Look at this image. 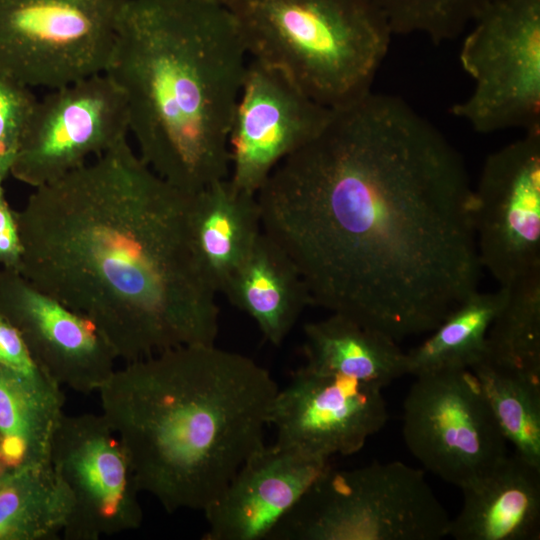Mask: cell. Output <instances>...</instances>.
I'll return each instance as SVG.
<instances>
[{
    "label": "cell",
    "mask_w": 540,
    "mask_h": 540,
    "mask_svg": "<svg viewBox=\"0 0 540 540\" xmlns=\"http://www.w3.org/2000/svg\"><path fill=\"white\" fill-rule=\"evenodd\" d=\"M256 196L312 304L397 342L433 331L478 290L464 159L399 97L371 90L332 108Z\"/></svg>",
    "instance_id": "6da1fadb"
},
{
    "label": "cell",
    "mask_w": 540,
    "mask_h": 540,
    "mask_svg": "<svg viewBox=\"0 0 540 540\" xmlns=\"http://www.w3.org/2000/svg\"><path fill=\"white\" fill-rule=\"evenodd\" d=\"M128 138L34 188L15 211L18 272L86 316L127 363L218 335L217 291L195 257L190 196Z\"/></svg>",
    "instance_id": "7a4b0ae2"
},
{
    "label": "cell",
    "mask_w": 540,
    "mask_h": 540,
    "mask_svg": "<svg viewBox=\"0 0 540 540\" xmlns=\"http://www.w3.org/2000/svg\"><path fill=\"white\" fill-rule=\"evenodd\" d=\"M278 390L252 358L201 344L128 362L98 393L140 492L174 513L203 511L265 444Z\"/></svg>",
    "instance_id": "3957f363"
},
{
    "label": "cell",
    "mask_w": 540,
    "mask_h": 540,
    "mask_svg": "<svg viewBox=\"0 0 540 540\" xmlns=\"http://www.w3.org/2000/svg\"><path fill=\"white\" fill-rule=\"evenodd\" d=\"M248 61L226 6L128 0L105 74L125 96L139 157L179 190L228 178V137Z\"/></svg>",
    "instance_id": "277c9868"
},
{
    "label": "cell",
    "mask_w": 540,
    "mask_h": 540,
    "mask_svg": "<svg viewBox=\"0 0 540 540\" xmlns=\"http://www.w3.org/2000/svg\"><path fill=\"white\" fill-rule=\"evenodd\" d=\"M251 59L337 108L372 90L393 36L371 0H231Z\"/></svg>",
    "instance_id": "5b68a950"
},
{
    "label": "cell",
    "mask_w": 540,
    "mask_h": 540,
    "mask_svg": "<svg viewBox=\"0 0 540 540\" xmlns=\"http://www.w3.org/2000/svg\"><path fill=\"white\" fill-rule=\"evenodd\" d=\"M451 517L420 468H326L267 540H439Z\"/></svg>",
    "instance_id": "8992f818"
},
{
    "label": "cell",
    "mask_w": 540,
    "mask_h": 540,
    "mask_svg": "<svg viewBox=\"0 0 540 540\" xmlns=\"http://www.w3.org/2000/svg\"><path fill=\"white\" fill-rule=\"evenodd\" d=\"M128 0H0V75L60 88L105 73Z\"/></svg>",
    "instance_id": "52a82bcc"
},
{
    "label": "cell",
    "mask_w": 540,
    "mask_h": 540,
    "mask_svg": "<svg viewBox=\"0 0 540 540\" xmlns=\"http://www.w3.org/2000/svg\"><path fill=\"white\" fill-rule=\"evenodd\" d=\"M459 60L474 87L451 107L455 117L478 133L540 130V0H493Z\"/></svg>",
    "instance_id": "ba28073f"
},
{
    "label": "cell",
    "mask_w": 540,
    "mask_h": 540,
    "mask_svg": "<svg viewBox=\"0 0 540 540\" xmlns=\"http://www.w3.org/2000/svg\"><path fill=\"white\" fill-rule=\"evenodd\" d=\"M402 433L427 471L459 488L508 454V442L470 369L416 376L404 400Z\"/></svg>",
    "instance_id": "9c48e42d"
},
{
    "label": "cell",
    "mask_w": 540,
    "mask_h": 540,
    "mask_svg": "<svg viewBox=\"0 0 540 540\" xmlns=\"http://www.w3.org/2000/svg\"><path fill=\"white\" fill-rule=\"evenodd\" d=\"M49 463L69 498L65 539L97 540L140 527V490L128 456L102 414L63 413Z\"/></svg>",
    "instance_id": "30bf717a"
},
{
    "label": "cell",
    "mask_w": 540,
    "mask_h": 540,
    "mask_svg": "<svg viewBox=\"0 0 540 540\" xmlns=\"http://www.w3.org/2000/svg\"><path fill=\"white\" fill-rule=\"evenodd\" d=\"M125 96L105 73L49 90L33 108L10 174L37 188L128 138Z\"/></svg>",
    "instance_id": "8fae6325"
},
{
    "label": "cell",
    "mask_w": 540,
    "mask_h": 540,
    "mask_svg": "<svg viewBox=\"0 0 540 540\" xmlns=\"http://www.w3.org/2000/svg\"><path fill=\"white\" fill-rule=\"evenodd\" d=\"M473 195L482 269L499 287L540 275V130L492 152Z\"/></svg>",
    "instance_id": "7c38bea8"
},
{
    "label": "cell",
    "mask_w": 540,
    "mask_h": 540,
    "mask_svg": "<svg viewBox=\"0 0 540 540\" xmlns=\"http://www.w3.org/2000/svg\"><path fill=\"white\" fill-rule=\"evenodd\" d=\"M331 110L280 70L249 58L228 137L231 183L256 194L284 159L322 131Z\"/></svg>",
    "instance_id": "4fadbf2b"
},
{
    "label": "cell",
    "mask_w": 540,
    "mask_h": 540,
    "mask_svg": "<svg viewBox=\"0 0 540 540\" xmlns=\"http://www.w3.org/2000/svg\"><path fill=\"white\" fill-rule=\"evenodd\" d=\"M382 388L302 366L279 388L269 425L276 442L329 459L360 451L388 419Z\"/></svg>",
    "instance_id": "5bb4252c"
},
{
    "label": "cell",
    "mask_w": 540,
    "mask_h": 540,
    "mask_svg": "<svg viewBox=\"0 0 540 540\" xmlns=\"http://www.w3.org/2000/svg\"><path fill=\"white\" fill-rule=\"evenodd\" d=\"M0 315L61 386L98 392L115 370L117 356L98 328L16 270L0 268Z\"/></svg>",
    "instance_id": "9a60e30c"
},
{
    "label": "cell",
    "mask_w": 540,
    "mask_h": 540,
    "mask_svg": "<svg viewBox=\"0 0 540 540\" xmlns=\"http://www.w3.org/2000/svg\"><path fill=\"white\" fill-rule=\"evenodd\" d=\"M318 458L274 442L264 444L239 468L203 510L204 540H267L316 478L330 466Z\"/></svg>",
    "instance_id": "2e32d148"
},
{
    "label": "cell",
    "mask_w": 540,
    "mask_h": 540,
    "mask_svg": "<svg viewBox=\"0 0 540 540\" xmlns=\"http://www.w3.org/2000/svg\"><path fill=\"white\" fill-rule=\"evenodd\" d=\"M459 513L448 534L455 540H538L540 466L516 452L461 488Z\"/></svg>",
    "instance_id": "e0dca14e"
},
{
    "label": "cell",
    "mask_w": 540,
    "mask_h": 540,
    "mask_svg": "<svg viewBox=\"0 0 540 540\" xmlns=\"http://www.w3.org/2000/svg\"><path fill=\"white\" fill-rule=\"evenodd\" d=\"M188 226L203 274L222 292L263 231L257 196L216 181L191 194Z\"/></svg>",
    "instance_id": "ac0fdd59"
},
{
    "label": "cell",
    "mask_w": 540,
    "mask_h": 540,
    "mask_svg": "<svg viewBox=\"0 0 540 540\" xmlns=\"http://www.w3.org/2000/svg\"><path fill=\"white\" fill-rule=\"evenodd\" d=\"M222 293L255 321L274 346L283 343L304 309L312 304L296 265L264 231Z\"/></svg>",
    "instance_id": "d6986e66"
},
{
    "label": "cell",
    "mask_w": 540,
    "mask_h": 540,
    "mask_svg": "<svg viewBox=\"0 0 540 540\" xmlns=\"http://www.w3.org/2000/svg\"><path fill=\"white\" fill-rule=\"evenodd\" d=\"M305 366L385 388L407 375V357L390 336L345 315L304 326Z\"/></svg>",
    "instance_id": "ffe728a7"
},
{
    "label": "cell",
    "mask_w": 540,
    "mask_h": 540,
    "mask_svg": "<svg viewBox=\"0 0 540 540\" xmlns=\"http://www.w3.org/2000/svg\"><path fill=\"white\" fill-rule=\"evenodd\" d=\"M507 288L469 295L420 345L406 352L407 374L469 369L484 355L489 328L503 306Z\"/></svg>",
    "instance_id": "44dd1931"
},
{
    "label": "cell",
    "mask_w": 540,
    "mask_h": 540,
    "mask_svg": "<svg viewBox=\"0 0 540 540\" xmlns=\"http://www.w3.org/2000/svg\"><path fill=\"white\" fill-rule=\"evenodd\" d=\"M69 498L49 465L0 479V540H51L63 532Z\"/></svg>",
    "instance_id": "7402d4cb"
},
{
    "label": "cell",
    "mask_w": 540,
    "mask_h": 540,
    "mask_svg": "<svg viewBox=\"0 0 540 540\" xmlns=\"http://www.w3.org/2000/svg\"><path fill=\"white\" fill-rule=\"evenodd\" d=\"M63 406L49 402L0 367V459L8 471L49 465Z\"/></svg>",
    "instance_id": "603a6c76"
},
{
    "label": "cell",
    "mask_w": 540,
    "mask_h": 540,
    "mask_svg": "<svg viewBox=\"0 0 540 540\" xmlns=\"http://www.w3.org/2000/svg\"><path fill=\"white\" fill-rule=\"evenodd\" d=\"M469 369L514 452L540 466V376L485 359Z\"/></svg>",
    "instance_id": "cb8c5ba5"
},
{
    "label": "cell",
    "mask_w": 540,
    "mask_h": 540,
    "mask_svg": "<svg viewBox=\"0 0 540 540\" xmlns=\"http://www.w3.org/2000/svg\"><path fill=\"white\" fill-rule=\"evenodd\" d=\"M506 288L481 359L540 376V275Z\"/></svg>",
    "instance_id": "d4e9b609"
},
{
    "label": "cell",
    "mask_w": 540,
    "mask_h": 540,
    "mask_svg": "<svg viewBox=\"0 0 540 540\" xmlns=\"http://www.w3.org/2000/svg\"><path fill=\"white\" fill-rule=\"evenodd\" d=\"M493 0H371L393 35L420 34L435 44L460 37Z\"/></svg>",
    "instance_id": "484cf974"
},
{
    "label": "cell",
    "mask_w": 540,
    "mask_h": 540,
    "mask_svg": "<svg viewBox=\"0 0 540 540\" xmlns=\"http://www.w3.org/2000/svg\"><path fill=\"white\" fill-rule=\"evenodd\" d=\"M0 367L43 399L64 405L61 385L38 363L19 331L1 315Z\"/></svg>",
    "instance_id": "4316f807"
},
{
    "label": "cell",
    "mask_w": 540,
    "mask_h": 540,
    "mask_svg": "<svg viewBox=\"0 0 540 540\" xmlns=\"http://www.w3.org/2000/svg\"><path fill=\"white\" fill-rule=\"evenodd\" d=\"M36 102L31 88L0 75V155L14 161Z\"/></svg>",
    "instance_id": "83f0119b"
},
{
    "label": "cell",
    "mask_w": 540,
    "mask_h": 540,
    "mask_svg": "<svg viewBox=\"0 0 540 540\" xmlns=\"http://www.w3.org/2000/svg\"><path fill=\"white\" fill-rule=\"evenodd\" d=\"M23 246L15 211L8 204L4 192L0 193V268L18 271Z\"/></svg>",
    "instance_id": "f1b7e54d"
},
{
    "label": "cell",
    "mask_w": 540,
    "mask_h": 540,
    "mask_svg": "<svg viewBox=\"0 0 540 540\" xmlns=\"http://www.w3.org/2000/svg\"><path fill=\"white\" fill-rule=\"evenodd\" d=\"M12 163V158L0 155V193L4 192L3 182L6 176L10 174Z\"/></svg>",
    "instance_id": "f546056e"
},
{
    "label": "cell",
    "mask_w": 540,
    "mask_h": 540,
    "mask_svg": "<svg viewBox=\"0 0 540 540\" xmlns=\"http://www.w3.org/2000/svg\"><path fill=\"white\" fill-rule=\"evenodd\" d=\"M204 1H208V2H212V3L227 6L231 0H204Z\"/></svg>",
    "instance_id": "4dcf8cb0"
},
{
    "label": "cell",
    "mask_w": 540,
    "mask_h": 540,
    "mask_svg": "<svg viewBox=\"0 0 540 540\" xmlns=\"http://www.w3.org/2000/svg\"><path fill=\"white\" fill-rule=\"evenodd\" d=\"M9 472L7 470V468L4 466L3 462L1 461L0 459V479L7 473Z\"/></svg>",
    "instance_id": "1f68e13d"
}]
</instances>
